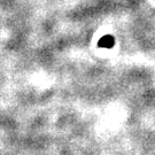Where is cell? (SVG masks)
Instances as JSON below:
<instances>
[{"label": "cell", "instance_id": "cell-1", "mask_svg": "<svg viewBox=\"0 0 155 155\" xmlns=\"http://www.w3.org/2000/svg\"><path fill=\"white\" fill-rule=\"evenodd\" d=\"M98 46L99 47H106V48H110L114 46V37L111 36H105L104 38L100 39V41L98 43Z\"/></svg>", "mask_w": 155, "mask_h": 155}]
</instances>
